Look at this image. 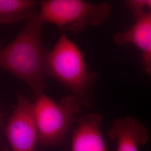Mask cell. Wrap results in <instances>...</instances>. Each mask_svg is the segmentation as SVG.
Masks as SVG:
<instances>
[{
    "label": "cell",
    "mask_w": 151,
    "mask_h": 151,
    "mask_svg": "<svg viewBox=\"0 0 151 151\" xmlns=\"http://www.w3.org/2000/svg\"><path fill=\"white\" fill-rule=\"evenodd\" d=\"M38 12L30 17L20 32L6 46L0 45V68L26 83L36 99L45 88L44 46Z\"/></svg>",
    "instance_id": "cell-1"
},
{
    "label": "cell",
    "mask_w": 151,
    "mask_h": 151,
    "mask_svg": "<svg viewBox=\"0 0 151 151\" xmlns=\"http://www.w3.org/2000/svg\"><path fill=\"white\" fill-rule=\"evenodd\" d=\"M45 74L68 89L82 107L93 106L96 76L88 70L80 49L65 34L48 52Z\"/></svg>",
    "instance_id": "cell-2"
},
{
    "label": "cell",
    "mask_w": 151,
    "mask_h": 151,
    "mask_svg": "<svg viewBox=\"0 0 151 151\" xmlns=\"http://www.w3.org/2000/svg\"><path fill=\"white\" fill-rule=\"evenodd\" d=\"M110 12L106 2L95 4L83 0H46L40 4L38 17L60 30L77 32L101 25Z\"/></svg>",
    "instance_id": "cell-3"
},
{
    "label": "cell",
    "mask_w": 151,
    "mask_h": 151,
    "mask_svg": "<svg viewBox=\"0 0 151 151\" xmlns=\"http://www.w3.org/2000/svg\"><path fill=\"white\" fill-rule=\"evenodd\" d=\"M81 108V104L72 95L63 97L59 103L44 93L36 98L34 108L38 129L37 145L60 146Z\"/></svg>",
    "instance_id": "cell-4"
},
{
    "label": "cell",
    "mask_w": 151,
    "mask_h": 151,
    "mask_svg": "<svg viewBox=\"0 0 151 151\" xmlns=\"http://www.w3.org/2000/svg\"><path fill=\"white\" fill-rule=\"evenodd\" d=\"M5 134L12 151H36L38 129L34 103L21 94L6 126Z\"/></svg>",
    "instance_id": "cell-5"
},
{
    "label": "cell",
    "mask_w": 151,
    "mask_h": 151,
    "mask_svg": "<svg viewBox=\"0 0 151 151\" xmlns=\"http://www.w3.org/2000/svg\"><path fill=\"white\" fill-rule=\"evenodd\" d=\"M109 137L116 142V151H138L149 139L146 127L133 116L115 120L109 131Z\"/></svg>",
    "instance_id": "cell-6"
},
{
    "label": "cell",
    "mask_w": 151,
    "mask_h": 151,
    "mask_svg": "<svg viewBox=\"0 0 151 151\" xmlns=\"http://www.w3.org/2000/svg\"><path fill=\"white\" fill-rule=\"evenodd\" d=\"M102 120L101 116L96 113L79 118L72 135V151H107L100 129Z\"/></svg>",
    "instance_id": "cell-7"
},
{
    "label": "cell",
    "mask_w": 151,
    "mask_h": 151,
    "mask_svg": "<svg viewBox=\"0 0 151 151\" xmlns=\"http://www.w3.org/2000/svg\"><path fill=\"white\" fill-rule=\"evenodd\" d=\"M136 18L132 27L115 35L114 40L118 45L132 44L139 49L145 62L151 58V14L145 12Z\"/></svg>",
    "instance_id": "cell-8"
},
{
    "label": "cell",
    "mask_w": 151,
    "mask_h": 151,
    "mask_svg": "<svg viewBox=\"0 0 151 151\" xmlns=\"http://www.w3.org/2000/svg\"><path fill=\"white\" fill-rule=\"evenodd\" d=\"M40 4L34 0H0V23L27 20L38 13Z\"/></svg>",
    "instance_id": "cell-9"
},
{
    "label": "cell",
    "mask_w": 151,
    "mask_h": 151,
    "mask_svg": "<svg viewBox=\"0 0 151 151\" xmlns=\"http://www.w3.org/2000/svg\"><path fill=\"white\" fill-rule=\"evenodd\" d=\"M126 4L135 17L143 14L146 9L150 10L149 13L151 14V0L128 1Z\"/></svg>",
    "instance_id": "cell-10"
},
{
    "label": "cell",
    "mask_w": 151,
    "mask_h": 151,
    "mask_svg": "<svg viewBox=\"0 0 151 151\" xmlns=\"http://www.w3.org/2000/svg\"><path fill=\"white\" fill-rule=\"evenodd\" d=\"M145 65L147 72L151 75V58L147 61L144 62Z\"/></svg>",
    "instance_id": "cell-11"
}]
</instances>
